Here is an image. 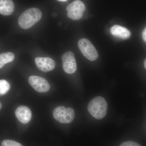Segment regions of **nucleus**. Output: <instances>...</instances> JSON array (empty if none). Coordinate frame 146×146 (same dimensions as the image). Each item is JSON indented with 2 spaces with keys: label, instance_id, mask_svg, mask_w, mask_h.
<instances>
[{
  "label": "nucleus",
  "instance_id": "1",
  "mask_svg": "<svg viewBox=\"0 0 146 146\" xmlns=\"http://www.w3.org/2000/svg\"><path fill=\"white\" fill-rule=\"evenodd\" d=\"M42 17V12L39 9H28L20 16L18 19V24L21 28L27 29L39 22Z\"/></svg>",
  "mask_w": 146,
  "mask_h": 146
},
{
  "label": "nucleus",
  "instance_id": "2",
  "mask_svg": "<svg viewBox=\"0 0 146 146\" xmlns=\"http://www.w3.org/2000/svg\"><path fill=\"white\" fill-rule=\"evenodd\" d=\"M87 108L89 113L94 117L97 119H102L107 113V103L103 97H96L89 102Z\"/></svg>",
  "mask_w": 146,
  "mask_h": 146
},
{
  "label": "nucleus",
  "instance_id": "3",
  "mask_svg": "<svg viewBox=\"0 0 146 146\" xmlns=\"http://www.w3.org/2000/svg\"><path fill=\"white\" fill-rule=\"evenodd\" d=\"M55 119L62 123H70L73 121L75 117V112L71 108H66L59 106L55 108L53 112Z\"/></svg>",
  "mask_w": 146,
  "mask_h": 146
},
{
  "label": "nucleus",
  "instance_id": "4",
  "mask_svg": "<svg viewBox=\"0 0 146 146\" xmlns=\"http://www.w3.org/2000/svg\"><path fill=\"white\" fill-rule=\"evenodd\" d=\"M78 46L83 55L91 61H94L98 58V53L94 45L86 38L80 39Z\"/></svg>",
  "mask_w": 146,
  "mask_h": 146
},
{
  "label": "nucleus",
  "instance_id": "5",
  "mask_svg": "<svg viewBox=\"0 0 146 146\" xmlns=\"http://www.w3.org/2000/svg\"><path fill=\"white\" fill-rule=\"evenodd\" d=\"M85 9L86 7L84 4L81 1L76 0L67 6V16L75 21L79 20L82 18Z\"/></svg>",
  "mask_w": 146,
  "mask_h": 146
},
{
  "label": "nucleus",
  "instance_id": "6",
  "mask_svg": "<svg viewBox=\"0 0 146 146\" xmlns=\"http://www.w3.org/2000/svg\"><path fill=\"white\" fill-rule=\"evenodd\" d=\"M32 87L39 93H46L49 91L50 86L46 80L37 76H31L28 80Z\"/></svg>",
  "mask_w": 146,
  "mask_h": 146
},
{
  "label": "nucleus",
  "instance_id": "7",
  "mask_svg": "<svg viewBox=\"0 0 146 146\" xmlns=\"http://www.w3.org/2000/svg\"><path fill=\"white\" fill-rule=\"evenodd\" d=\"M63 68L65 72L72 74L77 70L76 62L74 55L72 52H67L63 54L62 57Z\"/></svg>",
  "mask_w": 146,
  "mask_h": 146
},
{
  "label": "nucleus",
  "instance_id": "8",
  "mask_svg": "<svg viewBox=\"0 0 146 146\" xmlns=\"http://www.w3.org/2000/svg\"><path fill=\"white\" fill-rule=\"evenodd\" d=\"M35 63L38 69L45 72L52 71L55 66L54 60L50 57L36 58Z\"/></svg>",
  "mask_w": 146,
  "mask_h": 146
},
{
  "label": "nucleus",
  "instance_id": "9",
  "mask_svg": "<svg viewBox=\"0 0 146 146\" xmlns=\"http://www.w3.org/2000/svg\"><path fill=\"white\" fill-rule=\"evenodd\" d=\"M16 117L19 121L23 124L29 123L31 120V110L27 106H21L16 109L15 112Z\"/></svg>",
  "mask_w": 146,
  "mask_h": 146
},
{
  "label": "nucleus",
  "instance_id": "10",
  "mask_svg": "<svg viewBox=\"0 0 146 146\" xmlns=\"http://www.w3.org/2000/svg\"><path fill=\"white\" fill-rule=\"evenodd\" d=\"M110 33L113 36L122 39H126L130 36V32L127 29L121 26H113L110 30Z\"/></svg>",
  "mask_w": 146,
  "mask_h": 146
},
{
  "label": "nucleus",
  "instance_id": "11",
  "mask_svg": "<svg viewBox=\"0 0 146 146\" xmlns=\"http://www.w3.org/2000/svg\"><path fill=\"white\" fill-rule=\"evenodd\" d=\"M15 6L12 0H0V14L9 16L13 13Z\"/></svg>",
  "mask_w": 146,
  "mask_h": 146
},
{
  "label": "nucleus",
  "instance_id": "12",
  "mask_svg": "<svg viewBox=\"0 0 146 146\" xmlns=\"http://www.w3.org/2000/svg\"><path fill=\"white\" fill-rule=\"evenodd\" d=\"M15 56L13 53H2L0 54V69L7 63H11L14 60Z\"/></svg>",
  "mask_w": 146,
  "mask_h": 146
},
{
  "label": "nucleus",
  "instance_id": "13",
  "mask_svg": "<svg viewBox=\"0 0 146 146\" xmlns=\"http://www.w3.org/2000/svg\"><path fill=\"white\" fill-rule=\"evenodd\" d=\"M10 88V84L8 82L5 80H0V96L6 94L9 91Z\"/></svg>",
  "mask_w": 146,
  "mask_h": 146
},
{
  "label": "nucleus",
  "instance_id": "14",
  "mask_svg": "<svg viewBox=\"0 0 146 146\" xmlns=\"http://www.w3.org/2000/svg\"><path fill=\"white\" fill-rule=\"evenodd\" d=\"M2 146H23L20 143L12 140H6L3 141Z\"/></svg>",
  "mask_w": 146,
  "mask_h": 146
},
{
  "label": "nucleus",
  "instance_id": "15",
  "mask_svg": "<svg viewBox=\"0 0 146 146\" xmlns=\"http://www.w3.org/2000/svg\"><path fill=\"white\" fill-rule=\"evenodd\" d=\"M119 146H141L136 142L133 141H128L122 143Z\"/></svg>",
  "mask_w": 146,
  "mask_h": 146
},
{
  "label": "nucleus",
  "instance_id": "16",
  "mask_svg": "<svg viewBox=\"0 0 146 146\" xmlns=\"http://www.w3.org/2000/svg\"><path fill=\"white\" fill-rule=\"evenodd\" d=\"M142 36H143V39L145 42H146V27L144 29L142 33Z\"/></svg>",
  "mask_w": 146,
  "mask_h": 146
},
{
  "label": "nucleus",
  "instance_id": "17",
  "mask_svg": "<svg viewBox=\"0 0 146 146\" xmlns=\"http://www.w3.org/2000/svg\"><path fill=\"white\" fill-rule=\"evenodd\" d=\"M144 67H145V68L146 70V58L145 60V61H144Z\"/></svg>",
  "mask_w": 146,
  "mask_h": 146
},
{
  "label": "nucleus",
  "instance_id": "18",
  "mask_svg": "<svg viewBox=\"0 0 146 146\" xmlns=\"http://www.w3.org/2000/svg\"><path fill=\"white\" fill-rule=\"evenodd\" d=\"M58 1H60L65 2L67 1V0H58Z\"/></svg>",
  "mask_w": 146,
  "mask_h": 146
},
{
  "label": "nucleus",
  "instance_id": "19",
  "mask_svg": "<svg viewBox=\"0 0 146 146\" xmlns=\"http://www.w3.org/2000/svg\"><path fill=\"white\" fill-rule=\"evenodd\" d=\"M2 108V104L1 103V102H0V110L1 109V108Z\"/></svg>",
  "mask_w": 146,
  "mask_h": 146
}]
</instances>
